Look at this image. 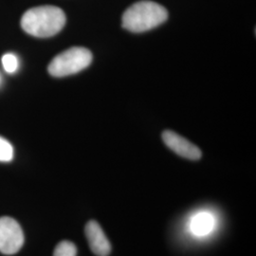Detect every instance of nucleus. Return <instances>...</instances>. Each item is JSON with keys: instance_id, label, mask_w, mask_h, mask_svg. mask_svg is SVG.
<instances>
[{"instance_id": "5", "label": "nucleus", "mask_w": 256, "mask_h": 256, "mask_svg": "<svg viewBox=\"0 0 256 256\" xmlns=\"http://www.w3.org/2000/svg\"><path fill=\"white\" fill-rule=\"evenodd\" d=\"M162 140L166 146L184 158L190 160H198L202 158V151L198 147L174 131H164L162 133Z\"/></svg>"}, {"instance_id": "1", "label": "nucleus", "mask_w": 256, "mask_h": 256, "mask_svg": "<svg viewBox=\"0 0 256 256\" xmlns=\"http://www.w3.org/2000/svg\"><path fill=\"white\" fill-rule=\"evenodd\" d=\"M66 24L63 10L46 5L28 10L21 18V27L30 36L39 38L54 36Z\"/></svg>"}, {"instance_id": "9", "label": "nucleus", "mask_w": 256, "mask_h": 256, "mask_svg": "<svg viewBox=\"0 0 256 256\" xmlns=\"http://www.w3.org/2000/svg\"><path fill=\"white\" fill-rule=\"evenodd\" d=\"M1 62H2L4 70L8 74H14L18 70V58L16 55L14 54H6L3 55Z\"/></svg>"}, {"instance_id": "3", "label": "nucleus", "mask_w": 256, "mask_h": 256, "mask_svg": "<svg viewBox=\"0 0 256 256\" xmlns=\"http://www.w3.org/2000/svg\"><path fill=\"white\" fill-rule=\"evenodd\" d=\"M92 62V54L90 50L74 46L56 55L48 64V70L54 77H66L82 72Z\"/></svg>"}, {"instance_id": "8", "label": "nucleus", "mask_w": 256, "mask_h": 256, "mask_svg": "<svg viewBox=\"0 0 256 256\" xmlns=\"http://www.w3.org/2000/svg\"><path fill=\"white\" fill-rule=\"evenodd\" d=\"M77 248L72 241H61L55 248L54 256H76Z\"/></svg>"}, {"instance_id": "4", "label": "nucleus", "mask_w": 256, "mask_h": 256, "mask_svg": "<svg viewBox=\"0 0 256 256\" xmlns=\"http://www.w3.org/2000/svg\"><path fill=\"white\" fill-rule=\"evenodd\" d=\"M24 244V234L16 220L0 218V252L12 256L19 252Z\"/></svg>"}, {"instance_id": "6", "label": "nucleus", "mask_w": 256, "mask_h": 256, "mask_svg": "<svg viewBox=\"0 0 256 256\" xmlns=\"http://www.w3.org/2000/svg\"><path fill=\"white\" fill-rule=\"evenodd\" d=\"M86 236L92 252L97 256H108L111 252L110 240L106 236L100 224L90 220L84 228Z\"/></svg>"}, {"instance_id": "10", "label": "nucleus", "mask_w": 256, "mask_h": 256, "mask_svg": "<svg viewBox=\"0 0 256 256\" xmlns=\"http://www.w3.org/2000/svg\"><path fill=\"white\" fill-rule=\"evenodd\" d=\"M14 158V147L9 142L0 137V162H9Z\"/></svg>"}, {"instance_id": "7", "label": "nucleus", "mask_w": 256, "mask_h": 256, "mask_svg": "<svg viewBox=\"0 0 256 256\" xmlns=\"http://www.w3.org/2000/svg\"><path fill=\"white\" fill-rule=\"evenodd\" d=\"M191 228L194 234L205 236L214 228V218L208 212H200L192 218Z\"/></svg>"}, {"instance_id": "2", "label": "nucleus", "mask_w": 256, "mask_h": 256, "mask_svg": "<svg viewBox=\"0 0 256 256\" xmlns=\"http://www.w3.org/2000/svg\"><path fill=\"white\" fill-rule=\"evenodd\" d=\"M168 12L164 6L149 0L138 1L130 6L122 14V27L134 34L151 30L164 24Z\"/></svg>"}]
</instances>
